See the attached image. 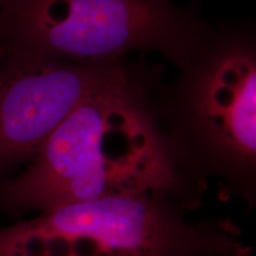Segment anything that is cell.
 I'll return each mask as SVG.
<instances>
[{
  "label": "cell",
  "mask_w": 256,
  "mask_h": 256,
  "mask_svg": "<svg viewBox=\"0 0 256 256\" xmlns=\"http://www.w3.org/2000/svg\"><path fill=\"white\" fill-rule=\"evenodd\" d=\"M156 72H130L83 100L48 138L22 174L0 183L12 215L98 198L162 192L198 206L203 190L184 177L152 110Z\"/></svg>",
  "instance_id": "6da1fadb"
},
{
  "label": "cell",
  "mask_w": 256,
  "mask_h": 256,
  "mask_svg": "<svg viewBox=\"0 0 256 256\" xmlns=\"http://www.w3.org/2000/svg\"><path fill=\"white\" fill-rule=\"evenodd\" d=\"M168 84L156 82L152 110L176 168L206 191L252 206L256 198V34L249 22L214 25Z\"/></svg>",
  "instance_id": "7a4b0ae2"
},
{
  "label": "cell",
  "mask_w": 256,
  "mask_h": 256,
  "mask_svg": "<svg viewBox=\"0 0 256 256\" xmlns=\"http://www.w3.org/2000/svg\"><path fill=\"white\" fill-rule=\"evenodd\" d=\"M162 192L66 204L0 228V256H224L247 243L222 217Z\"/></svg>",
  "instance_id": "3957f363"
},
{
  "label": "cell",
  "mask_w": 256,
  "mask_h": 256,
  "mask_svg": "<svg viewBox=\"0 0 256 256\" xmlns=\"http://www.w3.org/2000/svg\"><path fill=\"white\" fill-rule=\"evenodd\" d=\"M194 6L172 0H2L5 55L101 64L156 51L178 68L209 36Z\"/></svg>",
  "instance_id": "277c9868"
},
{
  "label": "cell",
  "mask_w": 256,
  "mask_h": 256,
  "mask_svg": "<svg viewBox=\"0 0 256 256\" xmlns=\"http://www.w3.org/2000/svg\"><path fill=\"white\" fill-rule=\"evenodd\" d=\"M130 69L124 60L88 64L2 54L0 177L31 162L87 96Z\"/></svg>",
  "instance_id": "5b68a950"
},
{
  "label": "cell",
  "mask_w": 256,
  "mask_h": 256,
  "mask_svg": "<svg viewBox=\"0 0 256 256\" xmlns=\"http://www.w3.org/2000/svg\"><path fill=\"white\" fill-rule=\"evenodd\" d=\"M224 256H252V247L250 244H247L244 246V247H242L241 249H238V250Z\"/></svg>",
  "instance_id": "8992f818"
},
{
  "label": "cell",
  "mask_w": 256,
  "mask_h": 256,
  "mask_svg": "<svg viewBox=\"0 0 256 256\" xmlns=\"http://www.w3.org/2000/svg\"><path fill=\"white\" fill-rule=\"evenodd\" d=\"M0 58H2V49H0Z\"/></svg>",
  "instance_id": "52a82bcc"
},
{
  "label": "cell",
  "mask_w": 256,
  "mask_h": 256,
  "mask_svg": "<svg viewBox=\"0 0 256 256\" xmlns=\"http://www.w3.org/2000/svg\"><path fill=\"white\" fill-rule=\"evenodd\" d=\"M0 2H2V0H0Z\"/></svg>",
  "instance_id": "ba28073f"
}]
</instances>
